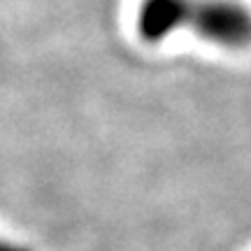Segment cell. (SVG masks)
<instances>
[{
  "instance_id": "cell-3",
  "label": "cell",
  "mask_w": 251,
  "mask_h": 251,
  "mask_svg": "<svg viewBox=\"0 0 251 251\" xmlns=\"http://www.w3.org/2000/svg\"><path fill=\"white\" fill-rule=\"evenodd\" d=\"M0 251H33L24 247V244H17V242H9V240H2L0 237Z\"/></svg>"
},
{
  "instance_id": "cell-1",
  "label": "cell",
  "mask_w": 251,
  "mask_h": 251,
  "mask_svg": "<svg viewBox=\"0 0 251 251\" xmlns=\"http://www.w3.org/2000/svg\"><path fill=\"white\" fill-rule=\"evenodd\" d=\"M181 28H193L200 37L228 49L251 45V12L235 0H186Z\"/></svg>"
},
{
  "instance_id": "cell-2",
  "label": "cell",
  "mask_w": 251,
  "mask_h": 251,
  "mask_svg": "<svg viewBox=\"0 0 251 251\" xmlns=\"http://www.w3.org/2000/svg\"><path fill=\"white\" fill-rule=\"evenodd\" d=\"M186 0H142L137 9V33L144 42H161L181 28Z\"/></svg>"
}]
</instances>
